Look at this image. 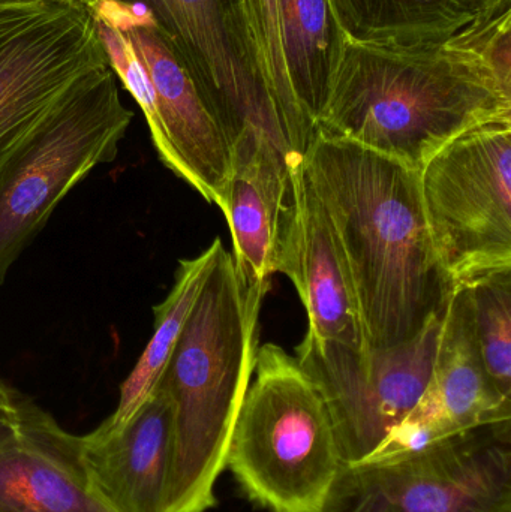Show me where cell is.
<instances>
[{
	"label": "cell",
	"mask_w": 511,
	"mask_h": 512,
	"mask_svg": "<svg viewBox=\"0 0 511 512\" xmlns=\"http://www.w3.org/2000/svg\"><path fill=\"white\" fill-rule=\"evenodd\" d=\"M108 66L86 0H0V170L87 75Z\"/></svg>",
	"instance_id": "obj_9"
},
{
	"label": "cell",
	"mask_w": 511,
	"mask_h": 512,
	"mask_svg": "<svg viewBox=\"0 0 511 512\" xmlns=\"http://www.w3.org/2000/svg\"><path fill=\"white\" fill-rule=\"evenodd\" d=\"M134 119L113 69L87 75L0 170V285L63 198L110 164Z\"/></svg>",
	"instance_id": "obj_6"
},
{
	"label": "cell",
	"mask_w": 511,
	"mask_h": 512,
	"mask_svg": "<svg viewBox=\"0 0 511 512\" xmlns=\"http://www.w3.org/2000/svg\"><path fill=\"white\" fill-rule=\"evenodd\" d=\"M0 512H116L90 481L81 436L2 378Z\"/></svg>",
	"instance_id": "obj_12"
},
{
	"label": "cell",
	"mask_w": 511,
	"mask_h": 512,
	"mask_svg": "<svg viewBox=\"0 0 511 512\" xmlns=\"http://www.w3.org/2000/svg\"><path fill=\"white\" fill-rule=\"evenodd\" d=\"M308 315V334L362 351V325L350 277L329 221L306 183L299 248L287 273Z\"/></svg>",
	"instance_id": "obj_15"
},
{
	"label": "cell",
	"mask_w": 511,
	"mask_h": 512,
	"mask_svg": "<svg viewBox=\"0 0 511 512\" xmlns=\"http://www.w3.org/2000/svg\"><path fill=\"white\" fill-rule=\"evenodd\" d=\"M353 41L416 42L444 39L474 20L459 0H330Z\"/></svg>",
	"instance_id": "obj_18"
},
{
	"label": "cell",
	"mask_w": 511,
	"mask_h": 512,
	"mask_svg": "<svg viewBox=\"0 0 511 512\" xmlns=\"http://www.w3.org/2000/svg\"><path fill=\"white\" fill-rule=\"evenodd\" d=\"M483 366L494 387L511 400V270L465 285Z\"/></svg>",
	"instance_id": "obj_20"
},
{
	"label": "cell",
	"mask_w": 511,
	"mask_h": 512,
	"mask_svg": "<svg viewBox=\"0 0 511 512\" xmlns=\"http://www.w3.org/2000/svg\"><path fill=\"white\" fill-rule=\"evenodd\" d=\"M503 122H511V84L465 26L444 39H345L317 132L420 173L456 138Z\"/></svg>",
	"instance_id": "obj_2"
},
{
	"label": "cell",
	"mask_w": 511,
	"mask_h": 512,
	"mask_svg": "<svg viewBox=\"0 0 511 512\" xmlns=\"http://www.w3.org/2000/svg\"><path fill=\"white\" fill-rule=\"evenodd\" d=\"M236 3L257 45L264 77L275 99L288 141L294 152L305 161L317 129L300 110L291 89L282 41L279 0H236Z\"/></svg>",
	"instance_id": "obj_19"
},
{
	"label": "cell",
	"mask_w": 511,
	"mask_h": 512,
	"mask_svg": "<svg viewBox=\"0 0 511 512\" xmlns=\"http://www.w3.org/2000/svg\"><path fill=\"white\" fill-rule=\"evenodd\" d=\"M342 465L317 384L281 346H258L228 448L240 490L269 512H320Z\"/></svg>",
	"instance_id": "obj_5"
},
{
	"label": "cell",
	"mask_w": 511,
	"mask_h": 512,
	"mask_svg": "<svg viewBox=\"0 0 511 512\" xmlns=\"http://www.w3.org/2000/svg\"><path fill=\"white\" fill-rule=\"evenodd\" d=\"M441 321L392 348L357 351L308 333L297 346V361L329 408L344 465L369 459L417 405L431 379Z\"/></svg>",
	"instance_id": "obj_10"
},
{
	"label": "cell",
	"mask_w": 511,
	"mask_h": 512,
	"mask_svg": "<svg viewBox=\"0 0 511 512\" xmlns=\"http://www.w3.org/2000/svg\"><path fill=\"white\" fill-rule=\"evenodd\" d=\"M510 420L511 400L498 393L483 366L467 288L455 286L441 321L428 387L366 460L404 456L477 427Z\"/></svg>",
	"instance_id": "obj_13"
},
{
	"label": "cell",
	"mask_w": 511,
	"mask_h": 512,
	"mask_svg": "<svg viewBox=\"0 0 511 512\" xmlns=\"http://www.w3.org/2000/svg\"><path fill=\"white\" fill-rule=\"evenodd\" d=\"M432 242L453 285L511 270V122L456 138L420 171Z\"/></svg>",
	"instance_id": "obj_8"
},
{
	"label": "cell",
	"mask_w": 511,
	"mask_h": 512,
	"mask_svg": "<svg viewBox=\"0 0 511 512\" xmlns=\"http://www.w3.org/2000/svg\"><path fill=\"white\" fill-rule=\"evenodd\" d=\"M267 285L248 286L224 245L195 298L159 387L173 414L164 512H207L227 468L240 406L254 375Z\"/></svg>",
	"instance_id": "obj_3"
},
{
	"label": "cell",
	"mask_w": 511,
	"mask_h": 512,
	"mask_svg": "<svg viewBox=\"0 0 511 512\" xmlns=\"http://www.w3.org/2000/svg\"><path fill=\"white\" fill-rule=\"evenodd\" d=\"M474 18L494 17L511 11V0H459Z\"/></svg>",
	"instance_id": "obj_21"
},
{
	"label": "cell",
	"mask_w": 511,
	"mask_h": 512,
	"mask_svg": "<svg viewBox=\"0 0 511 512\" xmlns=\"http://www.w3.org/2000/svg\"><path fill=\"white\" fill-rule=\"evenodd\" d=\"M86 3L93 15L110 21L123 32L146 69L158 114L152 141L162 164L227 215L234 177L230 150L152 15L138 3Z\"/></svg>",
	"instance_id": "obj_11"
},
{
	"label": "cell",
	"mask_w": 511,
	"mask_h": 512,
	"mask_svg": "<svg viewBox=\"0 0 511 512\" xmlns=\"http://www.w3.org/2000/svg\"><path fill=\"white\" fill-rule=\"evenodd\" d=\"M305 176L350 277L365 349L410 342L443 318L455 285L432 242L419 171L317 132Z\"/></svg>",
	"instance_id": "obj_1"
},
{
	"label": "cell",
	"mask_w": 511,
	"mask_h": 512,
	"mask_svg": "<svg viewBox=\"0 0 511 512\" xmlns=\"http://www.w3.org/2000/svg\"><path fill=\"white\" fill-rule=\"evenodd\" d=\"M171 451L173 414L159 385L120 429L99 424L81 435L90 481L116 512H164Z\"/></svg>",
	"instance_id": "obj_14"
},
{
	"label": "cell",
	"mask_w": 511,
	"mask_h": 512,
	"mask_svg": "<svg viewBox=\"0 0 511 512\" xmlns=\"http://www.w3.org/2000/svg\"><path fill=\"white\" fill-rule=\"evenodd\" d=\"M138 3L182 63L230 150L234 176L254 177L294 200L306 185L264 77L260 53L236 0H116Z\"/></svg>",
	"instance_id": "obj_4"
},
{
	"label": "cell",
	"mask_w": 511,
	"mask_h": 512,
	"mask_svg": "<svg viewBox=\"0 0 511 512\" xmlns=\"http://www.w3.org/2000/svg\"><path fill=\"white\" fill-rule=\"evenodd\" d=\"M279 17L294 98L317 129L347 36L333 14L330 0H279Z\"/></svg>",
	"instance_id": "obj_16"
},
{
	"label": "cell",
	"mask_w": 511,
	"mask_h": 512,
	"mask_svg": "<svg viewBox=\"0 0 511 512\" xmlns=\"http://www.w3.org/2000/svg\"><path fill=\"white\" fill-rule=\"evenodd\" d=\"M320 512H511V420L342 465Z\"/></svg>",
	"instance_id": "obj_7"
},
{
	"label": "cell",
	"mask_w": 511,
	"mask_h": 512,
	"mask_svg": "<svg viewBox=\"0 0 511 512\" xmlns=\"http://www.w3.org/2000/svg\"><path fill=\"white\" fill-rule=\"evenodd\" d=\"M221 245V239L216 237L212 245L200 255L179 261L170 292L164 301L153 307L155 324L152 337L134 369L120 385L119 403L113 414L102 421V426L110 430L120 429L155 393L180 331L194 306L195 298L200 294L201 286Z\"/></svg>",
	"instance_id": "obj_17"
}]
</instances>
